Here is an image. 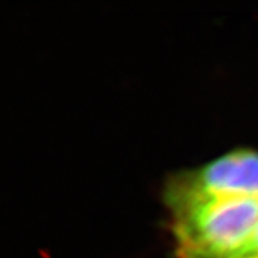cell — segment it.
<instances>
[{
  "mask_svg": "<svg viewBox=\"0 0 258 258\" xmlns=\"http://www.w3.org/2000/svg\"><path fill=\"white\" fill-rule=\"evenodd\" d=\"M179 258H231L258 225V198L199 191L173 180L166 190Z\"/></svg>",
  "mask_w": 258,
  "mask_h": 258,
  "instance_id": "6da1fadb",
  "label": "cell"
},
{
  "mask_svg": "<svg viewBox=\"0 0 258 258\" xmlns=\"http://www.w3.org/2000/svg\"><path fill=\"white\" fill-rule=\"evenodd\" d=\"M177 180L215 195L258 198V152L233 151Z\"/></svg>",
  "mask_w": 258,
  "mask_h": 258,
  "instance_id": "7a4b0ae2",
  "label": "cell"
},
{
  "mask_svg": "<svg viewBox=\"0 0 258 258\" xmlns=\"http://www.w3.org/2000/svg\"><path fill=\"white\" fill-rule=\"evenodd\" d=\"M253 254H258V225L246 243L244 244V246L231 258H244L253 256Z\"/></svg>",
  "mask_w": 258,
  "mask_h": 258,
  "instance_id": "3957f363",
  "label": "cell"
},
{
  "mask_svg": "<svg viewBox=\"0 0 258 258\" xmlns=\"http://www.w3.org/2000/svg\"><path fill=\"white\" fill-rule=\"evenodd\" d=\"M244 258H258V254H253V256H249V257H244Z\"/></svg>",
  "mask_w": 258,
  "mask_h": 258,
  "instance_id": "277c9868",
  "label": "cell"
}]
</instances>
